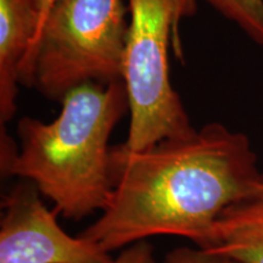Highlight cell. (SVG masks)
<instances>
[{"label":"cell","instance_id":"obj_1","mask_svg":"<svg viewBox=\"0 0 263 263\" xmlns=\"http://www.w3.org/2000/svg\"><path fill=\"white\" fill-rule=\"evenodd\" d=\"M259 174L249 138L222 123L143 151L117 144L111 147L110 201L80 236L108 254L159 235L207 250L218 217L251 192Z\"/></svg>","mask_w":263,"mask_h":263},{"label":"cell","instance_id":"obj_2","mask_svg":"<svg viewBox=\"0 0 263 263\" xmlns=\"http://www.w3.org/2000/svg\"><path fill=\"white\" fill-rule=\"evenodd\" d=\"M61 104L50 123L32 117L18 121L20 149L9 176L31 180L61 216L80 221L103 212L110 201L108 139L129 105L122 80L82 84Z\"/></svg>","mask_w":263,"mask_h":263},{"label":"cell","instance_id":"obj_3","mask_svg":"<svg viewBox=\"0 0 263 263\" xmlns=\"http://www.w3.org/2000/svg\"><path fill=\"white\" fill-rule=\"evenodd\" d=\"M127 12L124 0H58L20 72V83L61 101L82 84L121 81Z\"/></svg>","mask_w":263,"mask_h":263},{"label":"cell","instance_id":"obj_4","mask_svg":"<svg viewBox=\"0 0 263 263\" xmlns=\"http://www.w3.org/2000/svg\"><path fill=\"white\" fill-rule=\"evenodd\" d=\"M128 27L122 81L129 105L123 146L143 151L168 138L192 133L190 118L170 81V47L182 57L178 26L196 0H127Z\"/></svg>","mask_w":263,"mask_h":263},{"label":"cell","instance_id":"obj_5","mask_svg":"<svg viewBox=\"0 0 263 263\" xmlns=\"http://www.w3.org/2000/svg\"><path fill=\"white\" fill-rule=\"evenodd\" d=\"M31 180L16 183L2 201L0 263H108L110 254L58 223Z\"/></svg>","mask_w":263,"mask_h":263},{"label":"cell","instance_id":"obj_6","mask_svg":"<svg viewBox=\"0 0 263 263\" xmlns=\"http://www.w3.org/2000/svg\"><path fill=\"white\" fill-rule=\"evenodd\" d=\"M35 0H0V123L16 114L20 68L38 28Z\"/></svg>","mask_w":263,"mask_h":263},{"label":"cell","instance_id":"obj_7","mask_svg":"<svg viewBox=\"0 0 263 263\" xmlns=\"http://www.w3.org/2000/svg\"><path fill=\"white\" fill-rule=\"evenodd\" d=\"M207 251L242 263H263V173L251 192L218 217Z\"/></svg>","mask_w":263,"mask_h":263},{"label":"cell","instance_id":"obj_8","mask_svg":"<svg viewBox=\"0 0 263 263\" xmlns=\"http://www.w3.org/2000/svg\"><path fill=\"white\" fill-rule=\"evenodd\" d=\"M263 47V0H203Z\"/></svg>","mask_w":263,"mask_h":263},{"label":"cell","instance_id":"obj_9","mask_svg":"<svg viewBox=\"0 0 263 263\" xmlns=\"http://www.w3.org/2000/svg\"><path fill=\"white\" fill-rule=\"evenodd\" d=\"M162 263H242L228 256L203 249L178 248L168 252Z\"/></svg>","mask_w":263,"mask_h":263},{"label":"cell","instance_id":"obj_10","mask_svg":"<svg viewBox=\"0 0 263 263\" xmlns=\"http://www.w3.org/2000/svg\"><path fill=\"white\" fill-rule=\"evenodd\" d=\"M108 263H159L154 254V248L146 240L126 246L117 257L111 258Z\"/></svg>","mask_w":263,"mask_h":263},{"label":"cell","instance_id":"obj_11","mask_svg":"<svg viewBox=\"0 0 263 263\" xmlns=\"http://www.w3.org/2000/svg\"><path fill=\"white\" fill-rule=\"evenodd\" d=\"M58 0H35V5H37V9H38V15H39V20H38V28H37V33H35V37H34V41L32 43V47L29 49L27 55H26L24 62H22L21 65V68H20V72H21L22 67L27 64V61L29 60V58L32 57L33 54V50H34L35 45H37L38 43V39L41 37V33H42V29L44 27V24H45V20H47L48 15L50 14L52 6L55 5V3H57Z\"/></svg>","mask_w":263,"mask_h":263}]
</instances>
